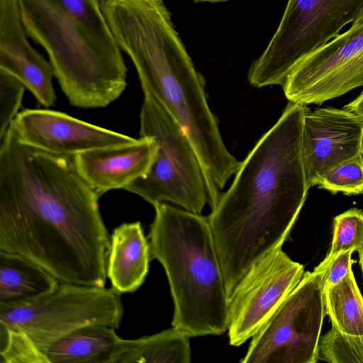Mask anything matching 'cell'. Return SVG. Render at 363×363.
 <instances>
[{"label": "cell", "mask_w": 363, "mask_h": 363, "mask_svg": "<svg viewBox=\"0 0 363 363\" xmlns=\"http://www.w3.org/2000/svg\"><path fill=\"white\" fill-rule=\"evenodd\" d=\"M0 140V251L59 281L104 287L110 235L74 157L23 143L12 125Z\"/></svg>", "instance_id": "1"}, {"label": "cell", "mask_w": 363, "mask_h": 363, "mask_svg": "<svg viewBox=\"0 0 363 363\" xmlns=\"http://www.w3.org/2000/svg\"><path fill=\"white\" fill-rule=\"evenodd\" d=\"M308 110L289 101L208 216L229 296L252 264L282 247L305 203L310 188L302 131Z\"/></svg>", "instance_id": "2"}, {"label": "cell", "mask_w": 363, "mask_h": 363, "mask_svg": "<svg viewBox=\"0 0 363 363\" xmlns=\"http://www.w3.org/2000/svg\"><path fill=\"white\" fill-rule=\"evenodd\" d=\"M119 48L132 61L143 91L177 121L191 142L214 208L241 162L226 148L196 69L162 0H122L106 13Z\"/></svg>", "instance_id": "3"}, {"label": "cell", "mask_w": 363, "mask_h": 363, "mask_svg": "<svg viewBox=\"0 0 363 363\" xmlns=\"http://www.w3.org/2000/svg\"><path fill=\"white\" fill-rule=\"evenodd\" d=\"M28 38L46 52L70 105L103 108L127 86L122 50L99 0H17Z\"/></svg>", "instance_id": "4"}, {"label": "cell", "mask_w": 363, "mask_h": 363, "mask_svg": "<svg viewBox=\"0 0 363 363\" xmlns=\"http://www.w3.org/2000/svg\"><path fill=\"white\" fill-rule=\"evenodd\" d=\"M148 238L174 303L172 326L191 337L228 330L229 295L208 216L161 203Z\"/></svg>", "instance_id": "5"}, {"label": "cell", "mask_w": 363, "mask_h": 363, "mask_svg": "<svg viewBox=\"0 0 363 363\" xmlns=\"http://www.w3.org/2000/svg\"><path fill=\"white\" fill-rule=\"evenodd\" d=\"M113 289L59 281L49 294L0 306V362L43 363L42 351L83 326L118 329L124 308Z\"/></svg>", "instance_id": "6"}, {"label": "cell", "mask_w": 363, "mask_h": 363, "mask_svg": "<svg viewBox=\"0 0 363 363\" xmlns=\"http://www.w3.org/2000/svg\"><path fill=\"white\" fill-rule=\"evenodd\" d=\"M143 94L140 134L154 140L156 155L148 173L124 189L153 206L169 202L200 214L208 195L199 157L177 121L149 92Z\"/></svg>", "instance_id": "7"}, {"label": "cell", "mask_w": 363, "mask_h": 363, "mask_svg": "<svg viewBox=\"0 0 363 363\" xmlns=\"http://www.w3.org/2000/svg\"><path fill=\"white\" fill-rule=\"evenodd\" d=\"M362 11L363 0H288L275 33L250 67V83L259 88L283 85L299 62L338 35Z\"/></svg>", "instance_id": "8"}, {"label": "cell", "mask_w": 363, "mask_h": 363, "mask_svg": "<svg viewBox=\"0 0 363 363\" xmlns=\"http://www.w3.org/2000/svg\"><path fill=\"white\" fill-rule=\"evenodd\" d=\"M322 261L252 337L242 363H315L325 314Z\"/></svg>", "instance_id": "9"}, {"label": "cell", "mask_w": 363, "mask_h": 363, "mask_svg": "<svg viewBox=\"0 0 363 363\" xmlns=\"http://www.w3.org/2000/svg\"><path fill=\"white\" fill-rule=\"evenodd\" d=\"M303 266L281 247L255 262L229 296L228 335L238 347L252 338L301 281Z\"/></svg>", "instance_id": "10"}, {"label": "cell", "mask_w": 363, "mask_h": 363, "mask_svg": "<svg viewBox=\"0 0 363 363\" xmlns=\"http://www.w3.org/2000/svg\"><path fill=\"white\" fill-rule=\"evenodd\" d=\"M363 86V23L299 62L282 86L289 101L318 104Z\"/></svg>", "instance_id": "11"}, {"label": "cell", "mask_w": 363, "mask_h": 363, "mask_svg": "<svg viewBox=\"0 0 363 363\" xmlns=\"http://www.w3.org/2000/svg\"><path fill=\"white\" fill-rule=\"evenodd\" d=\"M11 125L23 143L67 157L95 149L128 145L139 140L48 109L24 108Z\"/></svg>", "instance_id": "12"}, {"label": "cell", "mask_w": 363, "mask_h": 363, "mask_svg": "<svg viewBox=\"0 0 363 363\" xmlns=\"http://www.w3.org/2000/svg\"><path fill=\"white\" fill-rule=\"evenodd\" d=\"M363 121L332 107L308 111L303 121L302 152L308 187L330 169L359 154Z\"/></svg>", "instance_id": "13"}, {"label": "cell", "mask_w": 363, "mask_h": 363, "mask_svg": "<svg viewBox=\"0 0 363 363\" xmlns=\"http://www.w3.org/2000/svg\"><path fill=\"white\" fill-rule=\"evenodd\" d=\"M17 0H0V69L18 79L46 108L55 104L54 70L30 43Z\"/></svg>", "instance_id": "14"}, {"label": "cell", "mask_w": 363, "mask_h": 363, "mask_svg": "<svg viewBox=\"0 0 363 363\" xmlns=\"http://www.w3.org/2000/svg\"><path fill=\"white\" fill-rule=\"evenodd\" d=\"M157 145L150 137L131 144L95 149L74 157L82 178L100 197L106 192L125 189L150 171Z\"/></svg>", "instance_id": "15"}, {"label": "cell", "mask_w": 363, "mask_h": 363, "mask_svg": "<svg viewBox=\"0 0 363 363\" xmlns=\"http://www.w3.org/2000/svg\"><path fill=\"white\" fill-rule=\"evenodd\" d=\"M151 260L150 245L140 221L124 223L110 235L106 275L121 294L137 291L144 283Z\"/></svg>", "instance_id": "16"}, {"label": "cell", "mask_w": 363, "mask_h": 363, "mask_svg": "<svg viewBox=\"0 0 363 363\" xmlns=\"http://www.w3.org/2000/svg\"><path fill=\"white\" fill-rule=\"evenodd\" d=\"M126 340L102 325L83 326L48 345L43 363H120Z\"/></svg>", "instance_id": "17"}, {"label": "cell", "mask_w": 363, "mask_h": 363, "mask_svg": "<svg viewBox=\"0 0 363 363\" xmlns=\"http://www.w3.org/2000/svg\"><path fill=\"white\" fill-rule=\"evenodd\" d=\"M59 281L38 264L0 251V306L30 301L53 291Z\"/></svg>", "instance_id": "18"}, {"label": "cell", "mask_w": 363, "mask_h": 363, "mask_svg": "<svg viewBox=\"0 0 363 363\" xmlns=\"http://www.w3.org/2000/svg\"><path fill=\"white\" fill-rule=\"evenodd\" d=\"M190 337L172 326L154 335L126 340L120 363H189Z\"/></svg>", "instance_id": "19"}, {"label": "cell", "mask_w": 363, "mask_h": 363, "mask_svg": "<svg viewBox=\"0 0 363 363\" xmlns=\"http://www.w3.org/2000/svg\"><path fill=\"white\" fill-rule=\"evenodd\" d=\"M325 314L332 326L342 333L363 335V296L353 271L338 283L324 286Z\"/></svg>", "instance_id": "20"}, {"label": "cell", "mask_w": 363, "mask_h": 363, "mask_svg": "<svg viewBox=\"0 0 363 363\" xmlns=\"http://www.w3.org/2000/svg\"><path fill=\"white\" fill-rule=\"evenodd\" d=\"M318 354L330 363H363V335L345 334L332 326L320 338Z\"/></svg>", "instance_id": "21"}, {"label": "cell", "mask_w": 363, "mask_h": 363, "mask_svg": "<svg viewBox=\"0 0 363 363\" xmlns=\"http://www.w3.org/2000/svg\"><path fill=\"white\" fill-rule=\"evenodd\" d=\"M363 245V211L350 208L334 218L333 240L325 259L340 252L358 250Z\"/></svg>", "instance_id": "22"}, {"label": "cell", "mask_w": 363, "mask_h": 363, "mask_svg": "<svg viewBox=\"0 0 363 363\" xmlns=\"http://www.w3.org/2000/svg\"><path fill=\"white\" fill-rule=\"evenodd\" d=\"M318 185L333 194H363V162L360 155L358 154L330 169Z\"/></svg>", "instance_id": "23"}, {"label": "cell", "mask_w": 363, "mask_h": 363, "mask_svg": "<svg viewBox=\"0 0 363 363\" xmlns=\"http://www.w3.org/2000/svg\"><path fill=\"white\" fill-rule=\"evenodd\" d=\"M26 89L18 79L0 69V139L18 113Z\"/></svg>", "instance_id": "24"}, {"label": "cell", "mask_w": 363, "mask_h": 363, "mask_svg": "<svg viewBox=\"0 0 363 363\" xmlns=\"http://www.w3.org/2000/svg\"><path fill=\"white\" fill-rule=\"evenodd\" d=\"M353 252L352 250L340 252L329 260H323L326 264L324 286L338 283L352 270V264L355 262L352 259Z\"/></svg>", "instance_id": "25"}, {"label": "cell", "mask_w": 363, "mask_h": 363, "mask_svg": "<svg viewBox=\"0 0 363 363\" xmlns=\"http://www.w3.org/2000/svg\"><path fill=\"white\" fill-rule=\"evenodd\" d=\"M344 108L354 113L363 121V91L354 100L345 106Z\"/></svg>", "instance_id": "26"}, {"label": "cell", "mask_w": 363, "mask_h": 363, "mask_svg": "<svg viewBox=\"0 0 363 363\" xmlns=\"http://www.w3.org/2000/svg\"><path fill=\"white\" fill-rule=\"evenodd\" d=\"M359 253V264L361 268L362 274V278H363V245L362 247L358 250Z\"/></svg>", "instance_id": "27"}, {"label": "cell", "mask_w": 363, "mask_h": 363, "mask_svg": "<svg viewBox=\"0 0 363 363\" xmlns=\"http://www.w3.org/2000/svg\"><path fill=\"white\" fill-rule=\"evenodd\" d=\"M359 155H360L362 160L363 162V131H362L361 140H360Z\"/></svg>", "instance_id": "28"}, {"label": "cell", "mask_w": 363, "mask_h": 363, "mask_svg": "<svg viewBox=\"0 0 363 363\" xmlns=\"http://www.w3.org/2000/svg\"><path fill=\"white\" fill-rule=\"evenodd\" d=\"M363 23V11L361 15L357 18L352 25H358Z\"/></svg>", "instance_id": "29"}, {"label": "cell", "mask_w": 363, "mask_h": 363, "mask_svg": "<svg viewBox=\"0 0 363 363\" xmlns=\"http://www.w3.org/2000/svg\"><path fill=\"white\" fill-rule=\"evenodd\" d=\"M196 1H202V2H220V1H225L227 0H195Z\"/></svg>", "instance_id": "30"}]
</instances>
